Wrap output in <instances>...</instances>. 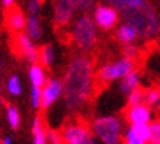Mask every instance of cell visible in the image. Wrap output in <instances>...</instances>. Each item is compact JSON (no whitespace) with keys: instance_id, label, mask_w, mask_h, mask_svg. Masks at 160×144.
Masks as SVG:
<instances>
[{"instance_id":"obj_8","label":"cell","mask_w":160,"mask_h":144,"mask_svg":"<svg viewBox=\"0 0 160 144\" xmlns=\"http://www.w3.org/2000/svg\"><path fill=\"white\" fill-rule=\"evenodd\" d=\"M62 141L68 144H91L94 143L91 132L81 125H69L62 134Z\"/></svg>"},{"instance_id":"obj_27","label":"cell","mask_w":160,"mask_h":144,"mask_svg":"<svg viewBox=\"0 0 160 144\" xmlns=\"http://www.w3.org/2000/svg\"><path fill=\"white\" fill-rule=\"evenodd\" d=\"M46 141H49L52 144L62 143V134H59L56 131H46Z\"/></svg>"},{"instance_id":"obj_14","label":"cell","mask_w":160,"mask_h":144,"mask_svg":"<svg viewBox=\"0 0 160 144\" xmlns=\"http://www.w3.org/2000/svg\"><path fill=\"white\" fill-rule=\"evenodd\" d=\"M25 15L22 13V10L18 9V8H12L9 9L8 15H6V22L9 25V28L12 31H16L19 33L24 29V25H25Z\"/></svg>"},{"instance_id":"obj_22","label":"cell","mask_w":160,"mask_h":144,"mask_svg":"<svg viewBox=\"0 0 160 144\" xmlns=\"http://www.w3.org/2000/svg\"><path fill=\"white\" fill-rule=\"evenodd\" d=\"M6 118H8V122L12 128H19L21 125V115H19V111L15 107V106H9L8 111H6Z\"/></svg>"},{"instance_id":"obj_6","label":"cell","mask_w":160,"mask_h":144,"mask_svg":"<svg viewBox=\"0 0 160 144\" xmlns=\"http://www.w3.org/2000/svg\"><path fill=\"white\" fill-rule=\"evenodd\" d=\"M92 21L98 28L109 31L115 28L119 22V10L112 5H97L94 8Z\"/></svg>"},{"instance_id":"obj_16","label":"cell","mask_w":160,"mask_h":144,"mask_svg":"<svg viewBox=\"0 0 160 144\" xmlns=\"http://www.w3.org/2000/svg\"><path fill=\"white\" fill-rule=\"evenodd\" d=\"M25 34L28 35L29 39L37 40L41 37V24H40V19L37 15H31L29 13L28 19H25Z\"/></svg>"},{"instance_id":"obj_26","label":"cell","mask_w":160,"mask_h":144,"mask_svg":"<svg viewBox=\"0 0 160 144\" xmlns=\"http://www.w3.org/2000/svg\"><path fill=\"white\" fill-rule=\"evenodd\" d=\"M40 93H41L40 87H31V105L34 109H40Z\"/></svg>"},{"instance_id":"obj_17","label":"cell","mask_w":160,"mask_h":144,"mask_svg":"<svg viewBox=\"0 0 160 144\" xmlns=\"http://www.w3.org/2000/svg\"><path fill=\"white\" fill-rule=\"evenodd\" d=\"M29 81H31V85H35V87H43V84L46 82V72H44V68L38 63H32V66L29 68Z\"/></svg>"},{"instance_id":"obj_29","label":"cell","mask_w":160,"mask_h":144,"mask_svg":"<svg viewBox=\"0 0 160 144\" xmlns=\"http://www.w3.org/2000/svg\"><path fill=\"white\" fill-rule=\"evenodd\" d=\"M94 2H96V0H73L75 8H78V9H81V10L91 9L92 5H94Z\"/></svg>"},{"instance_id":"obj_2","label":"cell","mask_w":160,"mask_h":144,"mask_svg":"<svg viewBox=\"0 0 160 144\" xmlns=\"http://www.w3.org/2000/svg\"><path fill=\"white\" fill-rule=\"evenodd\" d=\"M123 19L135 28L138 37L148 39L159 33V16L147 2L140 8L123 10Z\"/></svg>"},{"instance_id":"obj_18","label":"cell","mask_w":160,"mask_h":144,"mask_svg":"<svg viewBox=\"0 0 160 144\" xmlns=\"http://www.w3.org/2000/svg\"><path fill=\"white\" fill-rule=\"evenodd\" d=\"M31 132H32V143L34 144H44L46 141V130H44L43 121L40 118H35L32 121V126H31Z\"/></svg>"},{"instance_id":"obj_31","label":"cell","mask_w":160,"mask_h":144,"mask_svg":"<svg viewBox=\"0 0 160 144\" xmlns=\"http://www.w3.org/2000/svg\"><path fill=\"white\" fill-rule=\"evenodd\" d=\"M2 3H3L5 8H10V6L15 3V0H2Z\"/></svg>"},{"instance_id":"obj_7","label":"cell","mask_w":160,"mask_h":144,"mask_svg":"<svg viewBox=\"0 0 160 144\" xmlns=\"http://www.w3.org/2000/svg\"><path fill=\"white\" fill-rule=\"evenodd\" d=\"M63 93V82L58 78H52V80H46V82L41 87V93H40V107L47 109L52 105H54L58 99L62 96Z\"/></svg>"},{"instance_id":"obj_1","label":"cell","mask_w":160,"mask_h":144,"mask_svg":"<svg viewBox=\"0 0 160 144\" xmlns=\"http://www.w3.org/2000/svg\"><path fill=\"white\" fill-rule=\"evenodd\" d=\"M92 91V65L87 56L75 58L69 65L65 81L63 97L69 109H77L88 100Z\"/></svg>"},{"instance_id":"obj_13","label":"cell","mask_w":160,"mask_h":144,"mask_svg":"<svg viewBox=\"0 0 160 144\" xmlns=\"http://www.w3.org/2000/svg\"><path fill=\"white\" fill-rule=\"evenodd\" d=\"M121 80L122 81H121V84H119V91L126 96V94L131 93L134 88L140 87V80H141L140 72L135 71V69H132V71H129L126 75H123Z\"/></svg>"},{"instance_id":"obj_32","label":"cell","mask_w":160,"mask_h":144,"mask_svg":"<svg viewBox=\"0 0 160 144\" xmlns=\"http://www.w3.org/2000/svg\"><path fill=\"white\" fill-rule=\"evenodd\" d=\"M0 66H2V60H0Z\"/></svg>"},{"instance_id":"obj_10","label":"cell","mask_w":160,"mask_h":144,"mask_svg":"<svg viewBox=\"0 0 160 144\" xmlns=\"http://www.w3.org/2000/svg\"><path fill=\"white\" fill-rule=\"evenodd\" d=\"M151 130L148 124H137L131 125L125 132V141L128 144H146L150 143Z\"/></svg>"},{"instance_id":"obj_25","label":"cell","mask_w":160,"mask_h":144,"mask_svg":"<svg viewBox=\"0 0 160 144\" xmlns=\"http://www.w3.org/2000/svg\"><path fill=\"white\" fill-rule=\"evenodd\" d=\"M150 130H151V138L150 143L153 144H159L160 143V122L154 121L150 124Z\"/></svg>"},{"instance_id":"obj_15","label":"cell","mask_w":160,"mask_h":144,"mask_svg":"<svg viewBox=\"0 0 160 144\" xmlns=\"http://www.w3.org/2000/svg\"><path fill=\"white\" fill-rule=\"evenodd\" d=\"M116 39H118V41L122 43V44H131L138 39V34H137L135 28H134L132 25H129L128 22H125V24H122V25L118 27Z\"/></svg>"},{"instance_id":"obj_24","label":"cell","mask_w":160,"mask_h":144,"mask_svg":"<svg viewBox=\"0 0 160 144\" xmlns=\"http://www.w3.org/2000/svg\"><path fill=\"white\" fill-rule=\"evenodd\" d=\"M128 96V105H138V103H144V90H141L140 87L134 88L131 93L126 94Z\"/></svg>"},{"instance_id":"obj_11","label":"cell","mask_w":160,"mask_h":144,"mask_svg":"<svg viewBox=\"0 0 160 144\" xmlns=\"http://www.w3.org/2000/svg\"><path fill=\"white\" fill-rule=\"evenodd\" d=\"M15 46H16V52L21 53L29 62L34 63L38 60V50L32 43V39H29L27 34H16Z\"/></svg>"},{"instance_id":"obj_4","label":"cell","mask_w":160,"mask_h":144,"mask_svg":"<svg viewBox=\"0 0 160 144\" xmlns=\"http://www.w3.org/2000/svg\"><path fill=\"white\" fill-rule=\"evenodd\" d=\"M92 132L104 144H118L121 141V122L115 116H102L92 122Z\"/></svg>"},{"instance_id":"obj_19","label":"cell","mask_w":160,"mask_h":144,"mask_svg":"<svg viewBox=\"0 0 160 144\" xmlns=\"http://www.w3.org/2000/svg\"><path fill=\"white\" fill-rule=\"evenodd\" d=\"M109 5H112L113 8H116L118 10H126V9H135L140 8L146 3L147 0H106Z\"/></svg>"},{"instance_id":"obj_12","label":"cell","mask_w":160,"mask_h":144,"mask_svg":"<svg viewBox=\"0 0 160 144\" xmlns=\"http://www.w3.org/2000/svg\"><path fill=\"white\" fill-rule=\"evenodd\" d=\"M73 0H54V19L60 25H66L71 22L75 12Z\"/></svg>"},{"instance_id":"obj_33","label":"cell","mask_w":160,"mask_h":144,"mask_svg":"<svg viewBox=\"0 0 160 144\" xmlns=\"http://www.w3.org/2000/svg\"><path fill=\"white\" fill-rule=\"evenodd\" d=\"M0 91H2V85H0Z\"/></svg>"},{"instance_id":"obj_30","label":"cell","mask_w":160,"mask_h":144,"mask_svg":"<svg viewBox=\"0 0 160 144\" xmlns=\"http://www.w3.org/2000/svg\"><path fill=\"white\" fill-rule=\"evenodd\" d=\"M13 143V138L10 137V135H5L3 138H2V144H12Z\"/></svg>"},{"instance_id":"obj_21","label":"cell","mask_w":160,"mask_h":144,"mask_svg":"<svg viewBox=\"0 0 160 144\" xmlns=\"http://www.w3.org/2000/svg\"><path fill=\"white\" fill-rule=\"evenodd\" d=\"M38 59L44 66H52L54 62V50L52 46H44L38 52Z\"/></svg>"},{"instance_id":"obj_5","label":"cell","mask_w":160,"mask_h":144,"mask_svg":"<svg viewBox=\"0 0 160 144\" xmlns=\"http://www.w3.org/2000/svg\"><path fill=\"white\" fill-rule=\"evenodd\" d=\"M132 69H135L134 60L131 58L125 56V58L119 59V60H115V62L104 63L98 69V77L104 82H112V81H115V80H121L123 75H126Z\"/></svg>"},{"instance_id":"obj_3","label":"cell","mask_w":160,"mask_h":144,"mask_svg":"<svg viewBox=\"0 0 160 144\" xmlns=\"http://www.w3.org/2000/svg\"><path fill=\"white\" fill-rule=\"evenodd\" d=\"M72 37L77 46L82 50H91L97 41V25L88 15H81L72 28Z\"/></svg>"},{"instance_id":"obj_23","label":"cell","mask_w":160,"mask_h":144,"mask_svg":"<svg viewBox=\"0 0 160 144\" xmlns=\"http://www.w3.org/2000/svg\"><path fill=\"white\" fill-rule=\"evenodd\" d=\"M6 88H8V91H9L12 96H19L21 93H22V84H21L19 77L12 75V77L8 80V82H6Z\"/></svg>"},{"instance_id":"obj_28","label":"cell","mask_w":160,"mask_h":144,"mask_svg":"<svg viewBox=\"0 0 160 144\" xmlns=\"http://www.w3.org/2000/svg\"><path fill=\"white\" fill-rule=\"evenodd\" d=\"M27 8H28V12L31 15H37L41 9V0H28Z\"/></svg>"},{"instance_id":"obj_9","label":"cell","mask_w":160,"mask_h":144,"mask_svg":"<svg viewBox=\"0 0 160 144\" xmlns=\"http://www.w3.org/2000/svg\"><path fill=\"white\" fill-rule=\"evenodd\" d=\"M126 119H128L129 125L148 124V122L153 121V111H151L150 106H147L146 103L132 105L126 111Z\"/></svg>"},{"instance_id":"obj_20","label":"cell","mask_w":160,"mask_h":144,"mask_svg":"<svg viewBox=\"0 0 160 144\" xmlns=\"http://www.w3.org/2000/svg\"><path fill=\"white\" fill-rule=\"evenodd\" d=\"M160 101V91L159 88H148L147 91H144V103L147 106H150L151 109H154L159 106Z\"/></svg>"}]
</instances>
